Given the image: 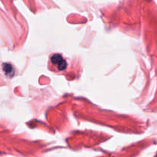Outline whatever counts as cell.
Returning a JSON list of instances; mask_svg holds the SVG:
<instances>
[{"label":"cell","instance_id":"6da1fadb","mask_svg":"<svg viewBox=\"0 0 157 157\" xmlns=\"http://www.w3.org/2000/svg\"><path fill=\"white\" fill-rule=\"evenodd\" d=\"M51 61H52V64H55V66H57L58 69L59 71H63L66 69V62L63 58L62 57V55H58V54H55L52 56L51 58Z\"/></svg>","mask_w":157,"mask_h":157},{"label":"cell","instance_id":"7a4b0ae2","mask_svg":"<svg viewBox=\"0 0 157 157\" xmlns=\"http://www.w3.org/2000/svg\"><path fill=\"white\" fill-rule=\"evenodd\" d=\"M3 71L8 76H12L14 73L13 67L11 64H3Z\"/></svg>","mask_w":157,"mask_h":157}]
</instances>
